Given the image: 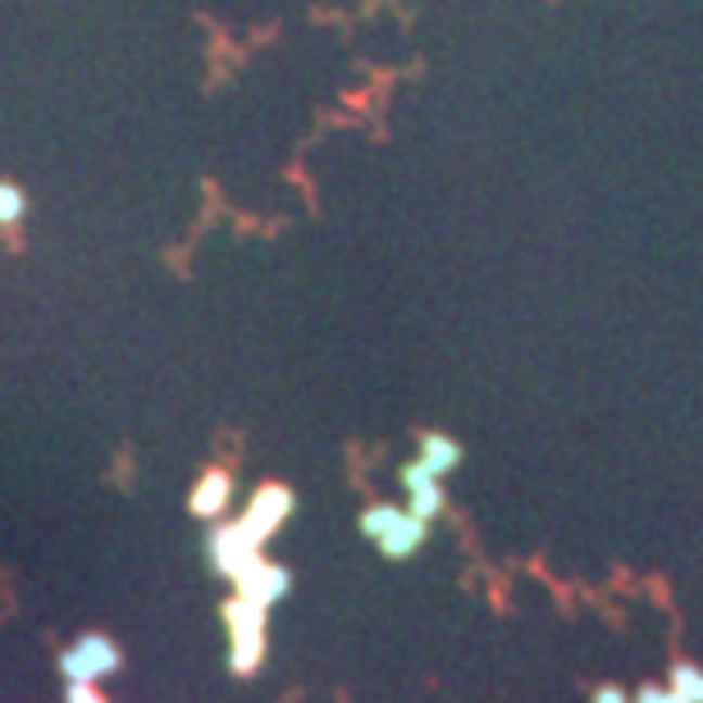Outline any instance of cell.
Here are the masks:
<instances>
[{"label":"cell","mask_w":703,"mask_h":703,"mask_svg":"<svg viewBox=\"0 0 703 703\" xmlns=\"http://www.w3.org/2000/svg\"><path fill=\"white\" fill-rule=\"evenodd\" d=\"M225 622H229V667L238 676H252L260 657H266V608L233 595L225 603Z\"/></svg>","instance_id":"6da1fadb"},{"label":"cell","mask_w":703,"mask_h":703,"mask_svg":"<svg viewBox=\"0 0 703 703\" xmlns=\"http://www.w3.org/2000/svg\"><path fill=\"white\" fill-rule=\"evenodd\" d=\"M60 672L64 680H82V686H97L101 676L119 672V644L101 630H87L78 640L60 653Z\"/></svg>","instance_id":"7a4b0ae2"},{"label":"cell","mask_w":703,"mask_h":703,"mask_svg":"<svg viewBox=\"0 0 703 703\" xmlns=\"http://www.w3.org/2000/svg\"><path fill=\"white\" fill-rule=\"evenodd\" d=\"M289 516H293V494H289V489H279V485H266V489H260V494L252 498L247 516L238 521V531H243V535L260 548V544H266V539L279 531L283 521H289Z\"/></svg>","instance_id":"3957f363"},{"label":"cell","mask_w":703,"mask_h":703,"mask_svg":"<svg viewBox=\"0 0 703 703\" xmlns=\"http://www.w3.org/2000/svg\"><path fill=\"white\" fill-rule=\"evenodd\" d=\"M402 489H407V512H411V516H421L425 525L444 516V508H448L444 480L430 475V466H425L421 457L407 461V466H402Z\"/></svg>","instance_id":"277c9868"},{"label":"cell","mask_w":703,"mask_h":703,"mask_svg":"<svg viewBox=\"0 0 703 703\" xmlns=\"http://www.w3.org/2000/svg\"><path fill=\"white\" fill-rule=\"evenodd\" d=\"M206 553H210V566L219 571V576L238 580V576H243V571L260 558V548H256L243 531H238V521H233V525H219V531H210Z\"/></svg>","instance_id":"5b68a950"},{"label":"cell","mask_w":703,"mask_h":703,"mask_svg":"<svg viewBox=\"0 0 703 703\" xmlns=\"http://www.w3.org/2000/svg\"><path fill=\"white\" fill-rule=\"evenodd\" d=\"M233 589L243 595L247 603H256V608H274L279 599H289V589H293V576L283 566H274V562H266V558H256L243 576L233 580Z\"/></svg>","instance_id":"8992f818"},{"label":"cell","mask_w":703,"mask_h":703,"mask_svg":"<svg viewBox=\"0 0 703 703\" xmlns=\"http://www.w3.org/2000/svg\"><path fill=\"white\" fill-rule=\"evenodd\" d=\"M425 539H430V525H425L421 516H411V512L402 508V516L393 521V531L380 539V553H384L388 562H407V558L421 553Z\"/></svg>","instance_id":"52a82bcc"},{"label":"cell","mask_w":703,"mask_h":703,"mask_svg":"<svg viewBox=\"0 0 703 703\" xmlns=\"http://www.w3.org/2000/svg\"><path fill=\"white\" fill-rule=\"evenodd\" d=\"M421 461L430 466V475L448 480V475L461 466V444H457L452 434H438V430H430V434H421Z\"/></svg>","instance_id":"ba28073f"},{"label":"cell","mask_w":703,"mask_h":703,"mask_svg":"<svg viewBox=\"0 0 703 703\" xmlns=\"http://www.w3.org/2000/svg\"><path fill=\"white\" fill-rule=\"evenodd\" d=\"M229 494H233L229 475H225V471H210V475H202V485L192 489V512H196V516H206V521L225 516V508H229Z\"/></svg>","instance_id":"9c48e42d"},{"label":"cell","mask_w":703,"mask_h":703,"mask_svg":"<svg viewBox=\"0 0 703 703\" xmlns=\"http://www.w3.org/2000/svg\"><path fill=\"white\" fill-rule=\"evenodd\" d=\"M667 690H676L686 703H703V667L699 663H676L667 676Z\"/></svg>","instance_id":"30bf717a"},{"label":"cell","mask_w":703,"mask_h":703,"mask_svg":"<svg viewBox=\"0 0 703 703\" xmlns=\"http://www.w3.org/2000/svg\"><path fill=\"white\" fill-rule=\"evenodd\" d=\"M402 516V508H393V502H375V508H366L361 512V535L370 539V544H380L388 531H393V521Z\"/></svg>","instance_id":"8fae6325"},{"label":"cell","mask_w":703,"mask_h":703,"mask_svg":"<svg viewBox=\"0 0 703 703\" xmlns=\"http://www.w3.org/2000/svg\"><path fill=\"white\" fill-rule=\"evenodd\" d=\"M28 215V196L24 188H14V183H0V225H18V219Z\"/></svg>","instance_id":"7c38bea8"},{"label":"cell","mask_w":703,"mask_h":703,"mask_svg":"<svg viewBox=\"0 0 703 703\" xmlns=\"http://www.w3.org/2000/svg\"><path fill=\"white\" fill-rule=\"evenodd\" d=\"M64 703H105L97 694V686H82V680H69V694H64Z\"/></svg>","instance_id":"4fadbf2b"},{"label":"cell","mask_w":703,"mask_h":703,"mask_svg":"<svg viewBox=\"0 0 703 703\" xmlns=\"http://www.w3.org/2000/svg\"><path fill=\"white\" fill-rule=\"evenodd\" d=\"M589 703H630V694L622 686H612V680H603V686L589 694Z\"/></svg>","instance_id":"5bb4252c"},{"label":"cell","mask_w":703,"mask_h":703,"mask_svg":"<svg viewBox=\"0 0 703 703\" xmlns=\"http://www.w3.org/2000/svg\"><path fill=\"white\" fill-rule=\"evenodd\" d=\"M630 703H667V690L663 686H644V690H635Z\"/></svg>","instance_id":"9a60e30c"}]
</instances>
